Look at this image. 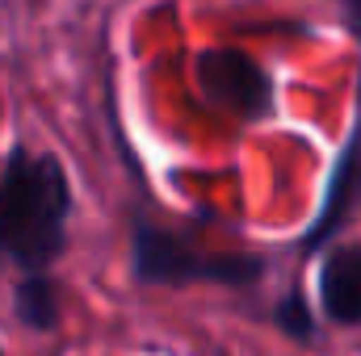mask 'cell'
I'll return each mask as SVG.
<instances>
[{
  "instance_id": "6",
  "label": "cell",
  "mask_w": 361,
  "mask_h": 356,
  "mask_svg": "<svg viewBox=\"0 0 361 356\" xmlns=\"http://www.w3.org/2000/svg\"><path fill=\"white\" fill-rule=\"evenodd\" d=\"M13 310L30 331H55L63 302H59V285L51 272H25L13 289Z\"/></svg>"
},
{
  "instance_id": "8",
  "label": "cell",
  "mask_w": 361,
  "mask_h": 356,
  "mask_svg": "<svg viewBox=\"0 0 361 356\" xmlns=\"http://www.w3.org/2000/svg\"><path fill=\"white\" fill-rule=\"evenodd\" d=\"M341 8H345V17H349V30H353V38L361 42V0H336Z\"/></svg>"
},
{
  "instance_id": "2",
  "label": "cell",
  "mask_w": 361,
  "mask_h": 356,
  "mask_svg": "<svg viewBox=\"0 0 361 356\" xmlns=\"http://www.w3.org/2000/svg\"><path fill=\"white\" fill-rule=\"evenodd\" d=\"M130 272L139 285H231L248 289L265 276V260L252 252H202L173 231L139 218L130 231Z\"/></svg>"
},
{
  "instance_id": "1",
  "label": "cell",
  "mask_w": 361,
  "mask_h": 356,
  "mask_svg": "<svg viewBox=\"0 0 361 356\" xmlns=\"http://www.w3.org/2000/svg\"><path fill=\"white\" fill-rule=\"evenodd\" d=\"M72 205L63 164L51 151L34 155L17 143L0 168V260L25 272H51L68 248Z\"/></svg>"
},
{
  "instance_id": "4",
  "label": "cell",
  "mask_w": 361,
  "mask_h": 356,
  "mask_svg": "<svg viewBox=\"0 0 361 356\" xmlns=\"http://www.w3.org/2000/svg\"><path fill=\"white\" fill-rule=\"evenodd\" d=\"M357 201H361V96H357L353 130H349V139H345V147H341V160H336V168H332V177H328V189H324V201H319V210H315V222H311L307 235H302V252L315 256V252L341 231V222L353 214Z\"/></svg>"
},
{
  "instance_id": "3",
  "label": "cell",
  "mask_w": 361,
  "mask_h": 356,
  "mask_svg": "<svg viewBox=\"0 0 361 356\" xmlns=\"http://www.w3.org/2000/svg\"><path fill=\"white\" fill-rule=\"evenodd\" d=\"M197 80L219 109H227L244 122H257L273 109L269 72L257 59H248L244 51H206V55H197Z\"/></svg>"
},
{
  "instance_id": "5",
  "label": "cell",
  "mask_w": 361,
  "mask_h": 356,
  "mask_svg": "<svg viewBox=\"0 0 361 356\" xmlns=\"http://www.w3.org/2000/svg\"><path fill=\"white\" fill-rule=\"evenodd\" d=\"M319 306L332 323L357 327L361 323V243H336L319 256Z\"/></svg>"
},
{
  "instance_id": "7",
  "label": "cell",
  "mask_w": 361,
  "mask_h": 356,
  "mask_svg": "<svg viewBox=\"0 0 361 356\" xmlns=\"http://www.w3.org/2000/svg\"><path fill=\"white\" fill-rule=\"evenodd\" d=\"M273 319H277L281 336H290V340H298V344L315 340V310H311V302H307L302 289H290V293L277 302Z\"/></svg>"
}]
</instances>
